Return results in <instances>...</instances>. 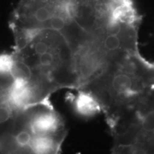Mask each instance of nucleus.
<instances>
[{
  "mask_svg": "<svg viewBox=\"0 0 154 154\" xmlns=\"http://www.w3.org/2000/svg\"><path fill=\"white\" fill-rule=\"evenodd\" d=\"M12 34L17 81L13 97L19 106L50 101L51 96L63 88L78 89L74 51L60 32L45 29Z\"/></svg>",
  "mask_w": 154,
  "mask_h": 154,
  "instance_id": "obj_1",
  "label": "nucleus"
},
{
  "mask_svg": "<svg viewBox=\"0 0 154 154\" xmlns=\"http://www.w3.org/2000/svg\"><path fill=\"white\" fill-rule=\"evenodd\" d=\"M82 90L97 99L109 128L130 117L154 98V63L139 50L121 57Z\"/></svg>",
  "mask_w": 154,
  "mask_h": 154,
  "instance_id": "obj_2",
  "label": "nucleus"
},
{
  "mask_svg": "<svg viewBox=\"0 0 154 154\" xmlns=\"http://www.w3.org/2000/svg\"><path fill=\"white\" fill-rule=\"evenodd\" d=\"M76 91V94L69 96L68 100L79 116L88 119L102 113L100 103L91 94L82 89Z\"/></svg>",
  "mask_w": 154,
  "mask_h": 154,
  "instance_id": "obj_3",
  "label": "nucleus"
},
{
  "mask_svg": "<svg viewBox=\"0 0 154 154\" xmlns=\"http://www.w3.org/2000/svg\"><path fill=\"white\" fill-rule=\"evenodd\" d=\"M16 79L11 72L0 71V101L11 97Z\"/></svg>",
  "mask_w": 154,
  "mask_h": 154,
  "instance_id": "obj_4",
  "label": "nucleus"
}]
</instances>
